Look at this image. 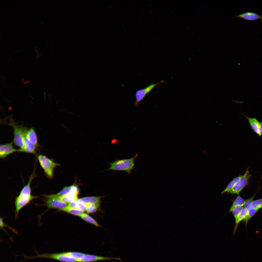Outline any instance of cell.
<instances>
[{"label":"cell","mask_w":262,"mask_h":262,"mask_svg":"<svg viewBox=\"0 0 262 262\" xmlns=\"http://www.w3.org/2000/svg\"><path fill=\"white\" fill-rule=\"evenodd\" d=\"M35 169L30 176L27 184L24 187L19 195L15 199V205L16 219L17 218L20 211L23 208L29 203L33 199L39 197L38 196H33L31 194V185L32 180L36 176Z\"/></svg>","instance_id":"obj_1"},{"label":"cell","mask_w":262,"mask_h":262,"mask_svg":"<svg viewBox=\"0 0 262 262\" xmlns=\"http://www.w3.org/2000/svg\"><path fill=\"white\" fill-rule=\"evenodd\" d=\"M138 155L136 154L134 157L131 158L117 160L109 163L110 166L106 170L123 171L130 174L132 170L134 169L135 161Z\"/></svg>","instance_id":"obj_2"},{"label":"cell","mask_w":262,"mask_h":262,"mask_svg":"<svg viewBox=\"0 0 262 262\" xmlns=\"http://www.w3.org/2000/svg\"><path fill=\"white\" fill-rule=\"evenodd\" d=\"M37 158L46 176L50 179H52L54 169L60 164L42 155H38Z\"/></svg>","instance_id":"obj_3"},{"label":"cell","mask_w":262,"mask_h":262,"mask_svg":"<svg viewBox=\"0 0 262 262\" xmlns=\"http://www.w3.org/2000/svg\"><path fill=\"white\" fill-rule=\"evenodd\" d=\"M44 205L46 206L48 209H56L64 211L68 206L67 203L61 201L59 197L54 194L44 195Z\"/></svg>","instance_id":"obj_4"},{"label":"cell","mask_w":262,"mask_h":262,"mask_svg":"<svg viewBox=\"0 0 262 262\" xmlns=\"http://www.w3.org/2000/svg\"><path fill=\"white\" fill-rule=\"evenodd\" d=\"M10 124L14 129L13 142L16 146L20 148L19 149H22L24 146V137L27 129L22 125L11 123Z\"/></svg>","instance_id":"obj_5"},{"label":"cell","mask_w":262,"mask_h":262,"mask_svg":"<svg viewBox=\"0 0 262 262\" xmlns=\"http://www.w3.org/2000/svg\"><path fill=\"white\" fill-rule=\"evenodd\" d=\"M36 252L37 253L36 256L31 257L24 256V259L41 257L52 259L64 262H77L76 260L65 255L63 253L40 254L37 252Z\"/></svg>","instance_id":"obj_6"},{"label":"cell","mask_w":262,"mask_h":262,"mask_svg":"<svg viewBox=\"0 0 262 262\" xmlns=\"http://www.w3.org/2000/svg\"><path fill=\"white\" fill-rule=\"evenodd\" d=\"M252 176L249 171L248 168H247L244 174L242 175L232 188L227 192L232 194H238L241 190L248 184L249 180Z\"/></svg>","instance_id":"obj_7"},{"label":"cell","mask_w":262,"mask_h":262,"mask_svg":"<svg viewBox=\"0 0 262 262\" xmlns=\"http://www.w3.org/2000/svg\"><path fill=\"white\" fill-rule=\"evenodd\" d=\"M165 81L162 80L155 83H152L145 88L137 91L135 94V106H137L144 99L146 96L149 93L154 87L159 84L164 83Z\"/></svg>","instance_id":"obj_8"},{"label":"cell","mask_w":262,"mask_h":262,"mask_svg":"<svg viewBox=\"0 0 262 262\" xmlns=\"http://www.w3.org/2000/svg\"><path fill=\"white\" fill-rule=\"evenodd\" d=\"M13 142L8 143L2 144L0 145V157L4 158L7 156L17 151L19 149L15 148L13 146Z\"/></svg>","instance_id":"obj_9"},{"label":"cell","mask_w":262,"mask_h":262,"mask_svg":"<svg viewBox=\"0 0 262 262\" xmlns=\"http://www.w3.org/2000/svg\"><path fill=\"white\" fill-rule=\"evenodd\" d=\"M111 259L118 260L122 261L121 258L119 257H108L90 254H85L83 257L82 259L78 260V262H91Z\"/></svg>","instance_id":"obj_10"},{"label":"cell","mask_w":262,"mask_h":262,"mask_svg":"<svg viewBox=\"0 0 262 262\" xmlns=\"http://www.w3.org/2000/svg\"><path fill=\"white\" fill-rule=\"evenodd\" d=\"M79 192L78 186L74 184L70 186L65 187L57 193L54 195L57 197H60L70 194H78Z\"/></svg>","instance_id":"obj_11"},{"label":"cell","mask_w":262,"mask_h":262,"mask_svg":"<svg viewBox=\"0 0 262 262\" xmlns=\"http://www.w3.org/2000/svg\"><path fill=\"white\" fill-rule=\"evenodd\" d=\"M24 147L22 149H19V152L35 154L36 153L37 146L30 142L26 137L25 135L24 137Z\"/></svg>","instance_id":"obj_12"},{"label":"cell","mask_w":262,"mask_h":262,"mask_svg":"<svg viewBox=\"0 0 262 262\" xmlns=\"http://www.w3.org/2000/svg\"><path fill=\"white\" fill-rule=\"evenodd\" d=\"M235 17L243 18L249 20H254L258 19L262 20V16L255 13L247 12L242 14L236 15Z\"/></svg>","instance_id":"obj_13"},{"label":"cell","mask_w":262,"mask_h":262,"mask_svg":"<svg viewBox=\"0 0 262 262\" xmlns=\"http://www.w3.org/2000/svg\"><path fill=\"white\" fill-rule=\"evenodd\" d=\"M248 120L252 130L256 134H259V127L260 122L256 118L250 117L246 115L244 113H241Z\"/></svg>","instance_id":"obj_14"},{"label":"cell","mask_w":262,"mask_h":262,"mask_svg":"<svg viewBox=\"0 0 262 262\" xmlns=\"http://www.w3.org/2000/svg\"><path fill=\"white\" fill-rule=\"evenodd\" d=\"M25 136L31 143L37 146L38 144L37 135L34 129L32 128L27 130Z\"/></svg>","instance_id":"obj_15"},{"label":"cell","mask_w":262,"mask_h":262,"mask_svg":"<svg viewBox=\"0 0 262 262\" xmlns=\"http://www.w3.org/2000/svg\"><path fill=\"white\" fill-rule=\"evenodd\" d=\"M103 197L98 196L86 197L80 198L77 201L85 204H94L100 202L101 199Z\"/></svg>","instance_id":"obj_16"},{"label":"cell","mask_w":262,"mask_h":262,"mask_svg":"<svg viewBox=\"0 0 262 262\" xmlns=\"http://www.w3.org/2000/svg\"><path fill=\"white\" fill-rule=\"evenodd\" d=\"M78 195L70 194L59 197L63 202L66 203H69L77 201Z\"/></svg>","instance_id":"obj_17"},{"label":"cell","mask_w":262,"mask_h":262,"mask_svg":"<svg viewBox=\"0 0 262 262\" xmlns=\"http://www.w3.org/2000/svg\"><path fill=\"white\" fill-rule=\"evenodd\" d=\"M247 212V210L244 208L237 219L235 220V226L234 230V233L235 232L239 223L242 221L244 220L246 217Z\"/></svg>","instance_id":"obj_18"},{"label":"cell","mask_w":262,"mask_h":262,"mask_svg":"<svg viewBox=\"0 0 262 262\" xmlns=\"http://www.w3.org/2000/svg\"><path fill=\"white\" fill-rule=\"evenodd\" d=\"M63 253L65 255L76 260L77 262L78 260L82 259L85 254L82 253L75 252H68Z\"/></svg>","instance_id":"obj_19"},{"label":"cell","mask_w":262,"mask_h":262,"mask_svg":"<svg viewBox=\"0 0 262 262\" xmlns=\"http://www.w3.org/2000/svg\"><path fill=\"white\" fill-rule=\"evenodd\" d=\"M100 202L94 204H85L86 207V211L88 213H92L97 211L100 208Z\"/></svg>","instance_id":"obj_20"},{"label":"cell","mask_w":262,"mask_h":262,"mask_svg":"<svg viewBox=\"0 0 262 262\" xmlns=\"http://www.w3.org/2000/svg\"><path fill=\"white\" fill-rule=\"evenodd\" d=\"M80 217L86 221L94 225L96 227H101L93 218L87 214L83 213Z\"/></svg>","instance_id":"obj_21"},{"label":"cell","mask_w":262,"mask_h":262,"mask_svg":"<svg viewBox=\"0 0 262 262\" xmlns=\"http://www.w3.org/2000/svg\"><path fill=\"white\" fill-rule=\"evenodd\" d=\"M245 200L240 196H238L233 202V204L230 207L229 212H232L234 207L237 205H240L244 206Z\"/></svg>","instance_id":"obj_22"},{"label":"cell","mask_w":262,"mask_h":262,"mask_svg":"<svg viewBox=\"0 0 262 262\" xmlns=\"http://www.w3.org/2000/svg\"><path fill=\"white\" fill-rule=\"evenodd\" d=\"M242 176V175H240L234 178L230 182L226 188L221 192V194L222 195L231 190Z\"/></svg>","instance_id":"obj_23"},{"label":"cell","mask_w":262,"mask_h":262,"mask_svg":"<svg viewBox=\"0 0 262 262\" xmlns=\"http://www.w3.org/2000/svg\"><path fill=\"white\" fill-rule=\"evenodd\" d=\"M258 210V209L252 207L247 210V215L244 220L246 225H247L249 220L255 214Z\"/></svg>","instance_id":"obj_24"},{"label":"cell","mask_w":262,"mask_h":262,"mask_svg":"<svg viewBox=\"0 0 262 262\" xmlns=\"http://www.w3.org/2000/svg\"><path fill=\"white\" fill-rule=\"evenodd\" d=\"M64 211L73 215L80 217L84 213L83 211L69 207L68 206Z\"/></svg>","instance_id":"obj_25"},{"label":"cell","mask_w":262,"mask_h":262,"mask_svg":"<svg viewBox=\"0 0 262 262\" xmlns=\"http://www.w3.org/2000/svg\"><path fill=\"white\" fill-rule=\"evenodd\" d=\"M259 188H258L256 192L252 196L245 200L244 205V208L247 210L251 208V205L254 201L253 200L255 195L258 190H259Z\"/></svg>","instance_id":"obj_26"},{"label":"cell","mask_w":262,"mask_h":262,"mask_svg":"<svg viewBox=\"0 0 262 262\" xmlns=\"http://www.w3.org/2000/svg\"><path fill=\"white\" fill-rule=\"evenodd\" d=\"M243 206L239 205L235 206L233 208L232 212L234 216L235 220H236L239 214L243 208Z\"/></svg>","instance_id":"obj_27"},{"label":"cell","mask_w":262,"mask_h":262,"mask_svg":"<svg viewBox=\"0 0 262 262\" xmlns=\"http://www.w3.org/2000/svg\"><path fill=\"white\" fill-rule=\"evenodd\" d=\"M251 207L258 210L262 208V198L254 200L251 205Z\"/></svg>","instance_id":"obj_28"},{"label":"cell","mask_w":262,"mask_h":262,"mask_svg":"<svg viewBox=\"0 0 262 262\" xmlns=\"http://www.w3.org/2000/svg\"><path fill=\"white\" fill-rule=\"evenodd\" d=\"M75 209L83 212L86 211V207L85 204L77 201H76Z\"/></svg>","instance_id":"obj_29"},{"label":"cell","mask_w":262,"mask_h":262,"mask_svg":"<svg viewBox=\"0 0 262 262\" xmlns=\"http://www.w3.org/2000/svg\"><path fill=\"white\" fill-rule=\"evenodd\" d=\"M3 218H1V217H0V225H3L5 226H6L7 227H8V228L10 229H11V230L13 231L14 232H15L16 234H17V231H15V230L10 227H8V226L6 225V224L3 221Z\"/></svg>","instance_id":"obj_30"},{"label":"cell","mask_w":262,"mask_h":262,"mask_svg":"<svg viewBox=\"0 0 262 262\" xmlns=\"http://www.w3.org/2000/svg\"><path fill=\"white\" fill-rule=\"evenodd\" d=\"M262 135V122H260L259 127V136L260 137Z\"/></svg>","instance_id":"obj_31"}]
</instances>
